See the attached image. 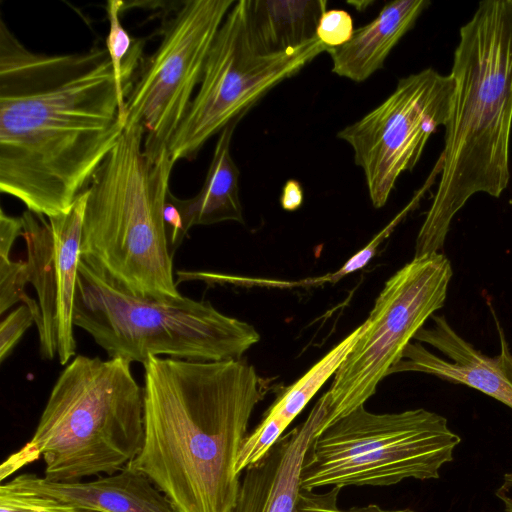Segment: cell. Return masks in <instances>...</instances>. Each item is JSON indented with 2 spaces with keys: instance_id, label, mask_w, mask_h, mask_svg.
<instances>
[{
  "instance_id": "16",
  "label": "cell",
  "mask_w": 512,
  "mask_h": 512,
  "mask_svg": "<svg viewBox=\"0 0 512 512\" xmlns=\"http://www.w3.org/2000/svg\"><path fill=\"white\" fill-rule=\"evenodd\" d=\"M429 5L427 0L386 3L371 22L354 30L347 43L327 51L332 72L354 82L367 80L383 67L392 49Z\"/></svg>"
},
{
  "instance_id": "7",
  "label": "cell",
  "mask_w": 512,
  "mask_h": 512,
  "mask_svg": "<svg viewBox=\"0 0 512 512\" xmlns=\"http://www.w3.org/2000/svg\"><path fill=\"white\" fill-rule=\"evenodd\" d=\"M461 438L447 419L424 408L376 414L364 405L311 442L301 486H390L407 478L438 479Z\"/></svg>"
},
{
  "instance_id": "14",
  "label": "cell",
  "mask_w": 512,
  "mask_h": 512,
  "mask_svg": "<svg viewBox=\"0 0 512 512\" xmlns=\"http://www.w3.org/2000/svg\"><path fill=\"white\" fill-rule=\"evenodd\" d=\"M329 415L323 394L300 425L283 434L240 482L231 512H295L307 450Z\"/></svg>"
},
{
  "instance_id": "19",
  "label": "cell",
  "mask_w": 512,
  "mask_h": 512,
  "mask_svg": "<svg viewBox=\"0 0 512 512\" xmlns=\"http://www.w3.org/2000/svg\"><path fill=\"white\" fill-rule=\"evenodd\" d=\"M326 0H248L249 27L259 53L274 55L297 50L316 38Z\"/></svg>"
},
{
  "instance_id": "6",
  "label": "cell",
  "mask_w": 512,
  "mask_h": 512,
  "mask_svg": "<svg viewBox=\"0 0 512 512\" xmlns=\"http://www.w3.org/2000/svg\"><path fill=\"white\" fill-rule=\"evenodd\" d=\"M74 325L109 356L144 363L166 355L189 361L241 360L260 340L256 329L219 312L209 301L182 296L143 299L122 292L80 261Z\"/></svg>"
},
{
  "instance_id": "28",
  "label": "cell",
  "mask_w": 512,
  "mask_h": 512,
  "mask_svg": "<svg viewBox=\"0 0 512 512\" xmlns=\"http://www.w3.org/2000/svg\"><path fill=\"white\" fill-rule=\"evenodd\" d=\"M41 456L40 451L29 441L17 452L11 454L1 465L0 479L4 481L6 477L13 474L25 465H28Z\"/></svg>"
},
{
  "instance_id": "21",
  "label": "cell",
  "mask_w": 512,
  "mask_h": 512,
  "mask_svg": "<svg viewBox=\"0 0 512 512\" xmlns=\"http://www.w3.org/2000/svg\"><path fill=\"white\" fill-rule=\"evenodd\" d=\"M29 283V272L26 261H12L0 257V313L3 314L19 301L28 305L39 318L38 302L30 298L25 292ZM36 323V322H35Z\"/></svg>"
},
{
  "instance_id": "3",
  "label": "cell",
  "mask_w": 512,
  "mask_h": 512,
  "mask_svg": "<svg viewBox=\"0 0 512 512\" xmlns=\"http://www.w3.org/2000/svg\"><path fill=\"white\" fill-rule=\"evenodd\" d=\"M450 75L440 181L414 257L443 251L453 218L477 193L499 198L510 180L512 0L482 1L459 31Z\"/></svg>"
},
{
  "instance_id": "15",
  "label": "cell",
  "mask_w": 512,
  "mask_h": 512,
  "mask_svg": "<svg viewBox=\"0 0 512 512\" xmlns=\"http://www.w3.org/2000/svg\"><path fill=\"white\" fill-rule=\"evenodd\" d=\"M10 489L52 497L91 512H174L166 497L140 472L126 466L93 481L54 482L22 473Z\"/></svg>"
},
{
  "instance_id": "25",
  "label": "cell",
  "mask_w": 512,
  "mask_h": 512,
  "mask_svg": "<svg viewBox=\"0 0 512 512\" xmlns=\"http://www.w3.org/2000/svg\"><path fill=\"white\" fill-rule=\"evenodd\" d=\"M353 33L351 15L345 10L331 9L321 15L316 29V38L331 49L347 43Z\"/></svg>"
},
{
  "instance_id": "12",
  "label": "cell",
  "mask_w": 512,
  "mask_h": 512,
  "mask_svg": "<svg viewBox=\"0 0 512 512\" xmlns=\"http://www.w3.org/2000/svg\"><path fill=\"white\" fill-rule=\"evenodd\" d=\"M87 193L68 212L48 218L26 210L22 237L27 246L29 283L38 297L35 325L43 359L69 362L76 352L74 303L81 261V239Z\"/></svg>"
},
{
  "instance_id": "11",
  "label": "cell",
  "mask_w": 512,
  "mask_h": 512,
  "mask_svg": "<svg viewBox=\"0 0 512 512\" xmlns=\"http://www.w3.org/2000/svg\"><path fill=\"white\" fill-rule=\"evenodd\" d=\"M452 76L426 68L401 78L379 106L338 132L363 170L374 208L388 201L399 176L418 163L426 143L448 121Z\"/></svg>"
},
{
  "instance_id": "5",
  "label": "cell",
  "mask_w": 512,
  "mask_h": 512,
  "mask_svg": "<svg viewBox=\"0 0 512 512\" xmlns=\"http://www.w3.org/2000/svg\"><path fill=\"white\" fill-rule=\"evenodd\" d=\"M123 358L79 355L56 380L29 442L44 478L77 482L125 468L143 444V391Z\"/></svg>"
},
{
  "instance_id": "31",
  "label": "cell",
  "mask_w": 512,
  "mask_h": 512,
  "mask_svg": "<svg viewBox=\"0 0 512 512\" xmlns=\"http://www.w3.org/2000/svg\"><path fill=\"white\" fill-rule=\"evenodd\" d=\"M86 512H91V511H86Z\"/></svg>"
},
{
  "instance_id": "13",
  "label": "cell",
  "mask_w": 512,
  "mask_h": 512,
  "mask_svg": "<svg viewBox=\"0 0 512 512\" xmlns=\"http://www.w3.org/2000/svg\"><path fill=\"white\" fill-rule=\"evenodd\" d=\"M389 370L421 372L478 390L512 409V352L498 326L500 352L489 356L476 349L450 325L444 315H433Z\"/></svg>"
},
{
  "instance_id": "9",
  "label": "cell",
  "mask_w": 512,
  "mask_h": 512,
  "mask_svg": "<svg viewBox=\"0 0 512 512\" xmlns=\"http://www.w3.org/2000/svg\"><path fill=\"white\" fill-rule=\"evenodd\" d=\"M453 275L442 253L414 257L385 283L364 328L324 393L326 427L374 395L428 318L445 304Z\"/></svg>"
},
{
  "instance_id": "17",
  "label": "cell",
  "mask_w": 512,
  "mask_h": 512,
  "mask_svg": "<svg viewBox=\"0 0 512 512\" xmlns=\"http://www.w3.org/2000/svg\"><path fill=\"white\" fill-rule=\"evenodd\" d=\"M363 328L361 324L351 332L271 405L263 420L244 441L236 464L238 474L258 462L283 435L324 383L336 373Z\"/></svg>"
},
{
  "instance_id": "10",
  "label": "cell",
  "mask_w": 512,
  "mask_h": 512,
  "mask_svg": "<svg viewBox=\"0 0 512 512\" xmlns=\"http://www.w3.org/2000/svg\"><path fill=\"white\" fill-rule=\"evenodd\" d=\"M235 3H181L163 24L157 50L139 65L125 95L124 125L143 128V148L150 159L169 148L200 85L218 30Z\"/></svg>"
},
{
  "instance_id": "23",
  "label": "cell",
  "mask_w": 512,
  "mask_h": 512,
  "mask_svg": "<svg viewBox=\"0 0 512 512\" xmlns=\"http://www.w3.org/2000/svg\"><path fill=\"white\" fill-rule=\"evenodd\" d=\"M414 202H411L404 210H402L390 223L385 226L375 237L360 251L354 254L339 270L318 277L316 279H310L305 281L307 284H323V283H336L344 276L358 271L365 267L368 262L375 256L378 247L389 235L393 232L399 222L405 217L410 211Z\"/></svg>"
},
{
  "instance_id": "24",
  "label": "cell",
  "mask_w": 512,
  "mask_h": 512,
  "mask_svg": "<svg viewBox=\"0 0 512 512\" xmlns=\"http://www.w3.org/2000/svg\"><path fill=\"white\" fill-rule=\"evenodd\" d=\"M341 489L339 486H332L325 493H316L312 489L302 488L295 512H415L409 508L386 510L375 504L344 510L337 504Z\"/></svg>"
},
{
  "instance_id": "27",
  "label": "cell",
  "mask_w": 512,
  "mask_h": 512,
  "mask_svg": "<svg viewBox=\"0 0 512 512\" xmlns=\"http://www.w3.org/2000/svg\"><path fill=\"white\" fill-rule=\"evenodd\" d=\"M23 221L21 217L7 215L0 211V257L9 258L11 249L18 236H22Z\"/></svg>"
},
{
  "instance_id": "26",
  "label": "cell",
  "mask_w": 512,
  "mask_h": 512,
  "mask_svg": "<svg viewBox=\"0 0 512 512\" xmlns=\"http://www.w3.org/2000/svg\"><path fill=\"white\" fill-rule=\"evenodd\" d=\"M36 322L31 308L22 304L9 313L0 324V360L3 362L12 352L26 330Z\"/></svg>"
},
{
  "instance_id": "29",
  "label": "cell",
  "mask_w": 512,
  "mask_h": 512,
  "mask_svg": "<svg viewBox=\"0 0 512 512\" xmlns=\"http://www.w3.org/2000/svg\"><path fill=\"white\" fill-rule=\"evenodd\" d=\"M302 185L295 179L285 182L280 196L281 207L286 211H295L301 207L304 200Z\"/></svg>"
},
{
  "instance_id": "22",
  "label": "cell",
  "mask_w": 512,
  "mask_h": 512,
  "mask_svg": "<svg viewBox=\"0 0 512 512\" xmlns=\"http://www.w3.org/2000/svg\"><path fill=\"white\" fill-rule=\"evenodd\" d=\"M0 512H86L52 497L0 486Z\"/></svg>"
},
{
  "instance_id": "18",
  "label": "cell",
  "mask_w": 512,
  "mask_h": 512,
  "mask_svg": "<svg viewBox=\"0 0 512 512\" xmlns=\"http://www.w3.org/2000/svg\"><path fill=\"white\" fill-rule=\"evenodd\" d=\"M239 120L232 121L219 133L206 178L198 194L190 199H179L172 195L185 236L195 225L223 221L244 222L239 197L240 173L230 150Z\"/></svg>"
},
{
  "instance_id": "20",
  "label": "cell",
  "mask_w": 512,
  "mask_h": 512,
  "mask_svg": "<svg viewBox=\"0 0 512 512\" xmlns=\"http://www.w3.org/2000/svg\"><path fill=\"white\" fill-rule=\"evenodd\" d=\"M123 9L124 2L120 0H109L106 4L109 31L105 40V48L114 69L119 100L124 110L125 95L142 62L140 59L144 42L133 39L122 26L120 14Z\"/></svg>"
},
{
  "instance_id": "1",
  "label": "cell",
  "mask_w": 512,
  "mask_h": 512,
  "mask_svg": "<svg viewBox=\"0 0 512 512\" xmlns=\"http://www.w3.org/2000/svg\"><path fill=\"white\" fill-rule=\"evenodd\" d=\"M106 48L36 53L0 18V191L51 218L84 193L123 130Z\"/></svg>"
},
{
  "instance_id": "8",
  "label": "cell",
  "mask_w": 512,
  "mask_h": 512,
  "mask_svg": "<svg viewBox=\"0 0 512 512\" xmlns=\"http://www.w3.org/2000/svg\"><path fill=\"white\" fill-rule=\"evenodd\" d=\"M329 49L315 38L291 52L259 53L250 33L248 0L236 1L218 30L200 85L169 144L172 161L193 160L212 136L241 120L268 91Z\"/></svg>"
},
{
  "instance_id": "2",
  "label": "cell",
  "mask_w": 512,
  "mask_h": 512,
  "mask_svg": "<svg viewBox=\"0 0 512 512\" xmlns=\"http://www.w3.org/2000/svg\"><path fill=\"white\" fill-rule=\"evenodd\" d=\"M143 444L127 465L174 512H231L237 460L265 386L241 360L150 357L144 363Z\"/></svg>"
},
{
  "instance_id": "30",
  "label": "cell",
  "mask_w": 512,
  "mask_h": 512,
  "mask_svg": "<svg viewBox=\"0 0 512 512\" xmlns=\"http://www.w3.org/2000/svg\"><path fill=\"white\" fill-rule=\"evenodd\" d=\"M496 496L502 502L505 512H512V472L506 473Z\"/></svg>"
},
{
  "instance_id": "4",
  "label": "cell",
  "mask_w": 512,
  "mask_h": 512,
  "mask_svg": "<svg viewBox=\"0 0 512 512\" xmlns=\"http://www.w3.org/2000/svg\"><path fill=\"white\" fill-rule=\"evenodd\" d=\"M143 143L140 125L125 127L86 190L81 261L122 292L174 301L183 295L173 278L164 205L175 163L168 149L150 159Z\"/></svg>"
}]
</instances>
